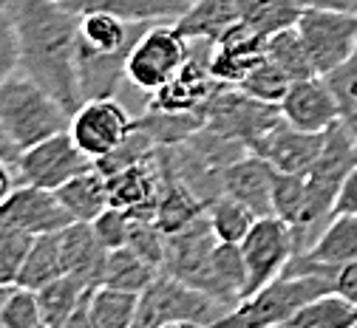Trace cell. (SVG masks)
Returning a JSON list of instances; mask_svg holds the SVG:
<instances>
[{
  "mask_svg": "<svg viewBox=\"0 0 357 328\" xmlns=\"http://www.w3.org/2000/svg\"><path fill=\"white\" fill-rule=\"evenodd\" d=\"M357 325V306L337 292H326L306 303L287 328H354Z\"/></svg>",
  "mask_w": 357,
  "mask_h": 328,
  "instance_id": "28",
  "label": "cell"
},
{
  "mask_svg": "<svg viewBox=\"0 0 357 328\" xmlns=\"http://www.w3.org/2000/svg\"><path fill=\"white\" fill-rule=\"evenodd\" d=\"M0 125L23 153L43 139L68 130L71 111L37 79L20 71L0 85Z\"/></svg>",
  "mask_w": 357,
  "mask_h": 328,
  "instance_id": "2",
  "label": "cell"
},
{
  "mask_svg": "<svg viewBox=\"0 0 357 328\" xmlns=\"http://www.w3.org/2000/svg\"><path fill=\"white\" fill-rule=\"evenodd\" d=\"M57 198L68 210L71 221L79 224H94L108 207H111V190H108V175L94 164L91 170H85L57 187Z\"/></svg>",
  "mask_w": 357,
  "mask_h": 328,
  "instance_id": "23",
  "label": "cell"
},
{
  "mask_svg": "<svg viewBox=\"0 0 357 328\" xmlns=\"http://www.w3.org/2000/svg\"><path fill=\"white\" fill-rule=\"evenodd\" d=\"M281 108L273 102H261L250 93H244L238 85L221 82L207 105V127L225 133L230 139H238L247 148H252L258 139L281 122Z\"/></svg>",
  "mask_w": 357,
  "mask_h": 328,
  "instance_id": "6",
  "label": "cell"
},
{
  "mask_svg": "<svg viewBox=\"0 0 357 328\" xmlns=\"http://www.w3.org/2000/svg\"><path fill=\"white\" fill-rule=\"evenodd\" d=\"M63 232V229H60ZM60 232H49V235H37L29 255H26V263L20 269V277H17V286H26V289H43L52 280H57L60 274H66V260H63V235Z\"/></svg>",
  "mask_w": 357,
  "mask_h": 328,
  "instance_id": "26",
  "label": "cell"
},
{
  "mask_svg": "<svg viewBox=\"0 0 357 328\" xmlns=\"http://www.w3.org/2000/svg\"><path fill=\"white\" fill-rule=\"evenodd\" d=\"M326 133H309L298 130L287 119H281L275 127L266 130L258 142L250 148V153H258L281 173H306L324 153Z\"/></svg>",
  "mask_w": 357,
  "mask_h": 328,
  "instance_id": "14",
  "label": "cell"
},
{
  "mask_svg": "<svg viewBox=\"0 0 357 328\" xmlns=\"http://www.w3.org/2000/svg\"><path fill=\"white\" fill-rule=\"evenodd\" d=\"M97 162L82 153L79 145L74 142L71 130L54 133L49 139H43L40 145L23 150L15 162V173L20 184H34L46 187V190H57L74 175L91 170Z\"/></svg>",
  "mask_w": 357,
  "mask_h": 328,
  "instance_id": "8",
  "label": "cell"
},
{
  "mask_svg": "<svg viewBox=\"0 0 357 328\" xmlns=\"http://www.w3.org/2000/svg\"><path fill=\"white\" fill-rule=\"evenodd\" d=\"M230 317V309L221 306L207 292L185 283L182 277L159 272L153 283L139 295L137 328H165V325H215Z\"/></svg>",
  "mask_w": 357,
  "mask_h": 328,
  "instance_id": "3",
  "label": "cell"
},
{
  "mask_svg": "<svg viewBox=\"0 0 357 328\" xmlns=\"http://www.w3.org/2000/svg\"><path fill=\"white\" fill-rule=\"evenodd\" d=\"M241 20L261 34H275L298 23L303 3L301 0H236Z\"/></svg>",
  "mask_w": 357,
  "mask_h": 328,
  "instance_id": "30",
  "label": "cell"
},
{
  "mask_svg": "<svg viewBox=\"0 0 357 328\" xmlns=\"http://www.w3.org/2000/svg\"><path fill=\"white\" fill-rule=\"evenodd\" d=\"M218 238L207 221V212L193 221L190 226L170 232L165 235V260H162V272L182 277L185 283L193 286V280L199 277V272L204 269V263L210 260L213 249H215Z\"/></svg>",
  "mask_w": 357,
  "mask_h": 328,
  "instance_id": "19",
  "label": "cell"
},
{
  "mask_svg": "<svg viewBox=\"0 0 357 328\" xmlns=\"http://www.w3.org/2000/svg\"><path fill=\"white\" fill-rule=\"evenodd\" d=\"M266 57H270L289 79H303V77L318 74L315 65H312V57L306 52V42H303L298 26L281 29V31L266 37Z\"/></svg>",
  "mask_w": 357,
  "mask_h": 328,
  "instance_id": "31",
  "label": "cell"
},
{
  "mask_svg": "<svg viewBox=\"0 0 357 328\" xmlns=\"http://www.w3.org/2000/svg\"><path fill=\"white\" fill-rule=\"evenodd\" d=\"M306 207V181L303 173H275V187H273V212L295 229L303 218Z\"/></svg>",
  "mask_w": 357,
  "mask_h": 328,
  "instance_id": "34",
  "label": "cell"
},
{
  "mask_svg": "<svg viewBox=\"0 0 357 328\" xmlns=\"http://www.w3.org/2000/svg\"><path fill=\"white\" fill-rule=\"evenodd\" d=\"M255 218L258 215L250 207H244L241 201H236L227 193H221L218 198H213L207 204V221L215 232V238L225 244H241L250 235Z\"/></svg>",
  "mask_w": 357,
  "mask_h": 328,
  "instance_id": "32",
  "label": "cell"
},
{
  "mask_svg": "<svg viewBox=\"0 0 357 328\" xmlns=\"http://www.w3.org/2000/svg\"><path fill=\"white\" fill-rule=\"evenodd\" d=\"M275 167L258 153H247L225 170V193L250 207L258 218L275 215L273 212V187H275Z\"/></svg>",
  "mask_w": 357,
  "mask_h": 328,
  "instance_id": "20",
  "label": "cell"
},
{
  "mask_svg": "<svg viewBox=\"0 0 357 328\" xmlns=\"http://www.w3.org/2000/svg\"><path fill=\"white\" fill-rule=\"evenodd\" d=\"M335 292L343 295L346 300H351V303L357 306V260L346 263V266L337 272V277H335Z\"/></svg>",
  "mask_w": 357,
  "mask_h": 328,
  "instance_id": "41",
  "label": "cell"
},
{
  "mask_svg": "<svg viewBox=\"0 0 357 328\" xmlns=\"http://www.w3.org/2000/svg\"><path fill=\"white\" fill-rule=\"evenodd\" d=\"M236 23H241V12L236 0H193L190 9L178 17L173 26L188 42H215L221 34H227Z\"/></svg>",
  "mask_w": 357,
  "mask_h": 328,
  "instance_id": "24",
  "label": "cell"
},
{
  "mask_svg": "<svg viewBox=\"0 0 357 328\" xmlns=\"http://www.w3.org/2000/svg\"><path fill=\"white\" fill-rule=\"evenodd\" d=\"M0 224L26 229L31 235H49V232H60L74 221L54 190L17 184L15 193L0 207Z\"/></svg>",
  "mask_w": 357,
  "mask_h": 328,
  "instance_id": "13",
  "label": "cell"
},
{
  "mask_svg": "<svg viewBox=\"0 0 357 328\" xmlns=\"http://www.w3.org/2000/svg\"><path fill=\"white\" fill-rule=\"evenodd\" d=\"M357 260V215H335L306 252H295L281 274H329Z\"/></svg>",
  "mask_w": 357,
  "mask_h": 328,
  "instance_id": "12",
  "label": "cell"
},
{
  "mask_svg": "<svg viewBox=\"0 0 357 328\" xmlns=\"http://www.w3.org/2000/svg\"><path fill=\"white\" fill-rule=\"evenodd\" d=\"M17 156H20L17 145H15L12 139H9V133L3 130V125H0V159L9 162V164H15V162H17Z\"/></svg>",
  "mask_w": 357,
  "mask_h": 328,
  "instance_id": "44",
  "label": "cell"
},
{
  "mask_svg": "<svg viewBox=\"0 0 357 328\" xmlns=\"http://www.w3.org/2000/svg\"><path fill=\"white\" fill-rule=\"evenodd\" d=\"M139 309V295L125 292L114 286H97L91 295V322L94 328H128L137 320Z\"/></svg>",
  "mask_w": 357,
  "mask_h": 328,
  "instance_id": "29",
  "label": "cell"
},
{
  "mask_svg": "<svg viewBox=\"0 0 357 328\" xmlns=\"http://www.w3.org/2000/svg\"><path fill=\"white\" fill-rule=\"evenodd\" d=\"M68 130L79 150L97 162L125 142L128 133L133 130V119L128 116L125 105H119L114 97H100V100H85L77 108Z\"/></svg>",
  "mask_w": 357,
  "mask_h": 328,
  "instance_id": "10",
  "label": "cell"
},
{
  "mask_svg": "<svg viewBox=\"0 0 357 328\" xmlns=\"http://www.w3.org/2000/svg\"><path fill=\"white\" fill-rule=\"evenodd\" d=\"M281 116L298 130L326 133L340 122V102L324 74H312L303 79H292L289 91L278 102Z\"/></svg>",
  "mask_w": 357,
  "mask_h": 328,
  "instance_id": "11",
  "label": "cell"
},
{
  "mask_svg": "<svg viewBox=\"0 0 357 328\" xmlns=\"http://www.w3.org/2000/svg\"><path fill=\"white\" fill-rule=\"evenodd\" d=\"M289 85H292V79L266 57L264 63H258L241 82H238V88L244 91V93H250V97H255V100H261V102H273V105H278L281 100H284V93L289 91Z\"/></svg>",
  "mask_w": 357,
  "mask_h": 328,
  "instance_id": "35",
  "label": "cell"
},
{
  "mask_svg": "<svg viewBox=\"0 0 357 328\" xmlns=\"http://www.w3.org/2000/svg\"><path fill=\"white\" fill-rule=\"evenodd\" d=\"M332 91L337 93V102H340V122L349 125L357 133V54L343 63L340 68H335L332 74H326Z\"/></svg>",
  "mask_w": 357,
  "mask_h": 328,
  "instance_id": "37",
  "label": "cell"
},
{
  "mask_svg": "<svg viewBox=\"0 0 357 328\" xmlns=\"http://www.w3.org/2000/svg\"><path fill=\"white\" fill-rule=\"evenodd\" d=\"M241 252L247 263V297H250L287 269L289 258L295 255V235L289 224L281 221L278 215H264L255 218L250 235L241 241Z\"/></svg>",
  "mask_w": 357,
  "mask_h": 328,
  "instance_id": "9",
  "label": "cell"
},
{
  "mask_svg": "<svg viewBox=\"0 0 357 328\" xmlns=\"http://www.w3.org/2000/svg\"><path fill=\"white\" fill-rule=\"evenodd\" d=\"M335 215H357V167H351V173L343 178L340 190H337V198H335V210H332V218Z\"/></svg>",
  "mask_w": 357,
  "mask_h": 328,
  "instance_id": "40",
  "label": "cell"
},
{
  "mask_svg": "<svg viewBox=\"0 0 357 328\" xmlns=\"http://www.w3.org/2000/svg\"><path fill=\"white\" fill-rule=\"evenodd\" d=\"M0 325L3 328H40L43 325V311L34 289L26 286H12L3 309H0Z\"/></svg>",
  "mask_w": 357,
  "mask_h": 328,
  "instance_id": "36",
  "label": "cell"
},
{
  "mask_svg": "<svg viewBox=\"0 0 357 328\" xmlns=\"http://www.w3.org/2000/svg\"><path fill=\"white\" fill-rule=\"evenodd\" d=\"M37 235L17 226L0 224V286H17L20 269Z\"/></svg>",
  "mask_w": 357,
  "mask_h": 328,
  "instance_id": "33",
  "label": "cell"
},
{
  "mask_svg": "<svg viewBox=\"0 0 357 328\" xmlns=\"http://www.w3.org/2000/svg\"><path fill=\"white\" fill-rule=\"evenodd\" d=\"M60 3H68V0H60Z\"/></svg>",
  "mask_w": 357,
  "mask_h": 328,
  "instance_id": "46",
  "label": "cell"
},
{
  "mask_svg": "<svg viewBox=\"0 0 357 328\" xmlns=\"http://www.w3.org/2000/svg\"><path fill=\"white\" fill-rule=\"evenodd\" d=\"M295 26L306 42L312 65L324 77L357 54V15L303 9Z\"/></svg>",
  "mask_w": 357,
  "mask_h": 328,
  "instance_id": "7",
  "label": "cell"
},
{
  "mask_svg": "<svg viewBox=\"0 0 357 328\" xmlns=\"http://www.w3.org/2000/svg\"><path fill=\"white\" fill-rule=\"evenodd\" d=\"M193 286L207 292L210 297H215L233 314L241 306V300L247 297V263H244L241 244L218 241L210 260L204 263V269L193 280Z\"/></svg>",
  "mask_w": 357,
  "mask_h": 328,
  "instance_id": "18",
  "label": "cell"
},
{
  "mask_svg": "<svg viewBox=\"0 0 357 328\" xmlns=\"http://www.w3.org/2000/svg\"><path fill=\"white\" fill-rule=\"evenodd\" d=\"M193 0H68V9L77 15L108 12L125 23H176Z\"/></svg>",
  "mask_w": 357,
  "mask_h": 328,
  "instance_id": "21",
  "label": "cell"
},
{
  "mask_svg": "<svg viewBox=\"0 0 357 328\" xmlns=\"http://www.w3.org/2000/svg\"><path fill=\"white\" fill-rule=\"evenodd\" d=\"M9 289H12V286H0V309H3V300H6V295H9Z\"/></svg>",
  "mask_w": 357,
  "mask_h": 328,
  "instance_id": "45",
  "label": "cell"
},
{
  "mask_svg": "<svg viewBox=\"0 0 357 328\" xmlns=\"http://www.w3.org/2000/svg\"><path fill=\"white\" fill-rule=\"evenodd\" d=\"M17 71H23L17 29H15V20L9 17V12L0 6V85L9 77H15Z\"/></svg>",
  "mask_w": 357,
  "mask_h": 328,
  "instance_id": "39",
  "label": "cell"
},
{
  "mask_svg": "<svg viewBox=\"0 0 357 328\" xmlns=\"http://www.w3.org/2000/svg\"><path fill=\"white\" fill-rule=\"evenodd\" d=\"M15 164H9V162H3V159H0V207H3V201L15 193Z\"/></svg>",
  "mask_w": 357,
  "mask_h": 328,
  "instance_id": "43",
  "label": "cell"
},
{
  "mask_svg": "<svg viewBox=\"0 0 357 328\" xmlns=\"http://www.w3.org/2000/svg\"><path fill=\"white\" fill-rule=\"evenodd\" d=\"M156 150L148 159L128 164L108 175L111 207L128 210L133 218H156L159 193H162V167Z\"/></svg>",
  "mask_w": 357,
  "mask_h": 328,
  "instance_id": "16",
  "label": "cell"
},
{
  "mask_svg": "<svg viewBox=\"0 0 357 328\" xmlns=\"http://www.w3.org/2000/svg\"><path fill=\"white\" fill-rule=\"evenodd\" d=\"M264 60H266V34L255 31L241 20L227 34H221L215 42H210L207 65L218 82L238 85Z\"/></svg>",
  "mask_w": 357,
  "mask_h": 328,
  "instance_id": "15",
  "label": "cell"
},
{
  "mask_svg": "<svg viewBox=\"0 0 357 328\" xmlns=\"http://www.w3.org/2000/svg\"><path fill=\"white\" fill-rule=\"evenodd\" d=\"M63 260H66V274H77L85 283L102 286V272H105V258L108 249L100 244L97 232L91 224H68L63 232Z\"/></svg>",
  "mask_w": 357,
  "mask_h": 328,
  "instance_id": "22",
  "label": "cell"
},
{
  "mask_svg": "<svg viewBox=\"0 0 357 328\" xmlns=\"http://www.w3.org/2000/svg\"><path fill=\"white\" fill-rule=\"evenodd\" d=\"M190 57L188 40L173 23H148L128 54L125 79L145 93L159 91Z\"/></svg>",
  "mask_w": 357,
  "mask_h": 328,
  "instance_id": "5",
  "label": "cell"
},
{
  "mask_svg": "<svg viewBox=\"0 0 357 328\" xmlns=\"http://www.w3.org/2000/svg\"><path fill=\"white\" fill-rule=\"evenodd\" d=\"M130 224H133V215L128 210H119V207H108L91 226L97 232V238L105 249H119V247H128V238H130Z\"/></svg>",
  "mask_w": 357,
  "mask_h": 328,
  "instance_id": "38",
  "label": "cell"
},
{
  "mask_svg": "<svg viewBox=\"0 0 357 328\" xmlns=\"http://www.w3.org/2000/svg\"><path fill=\"white\" fill-rule=\"evenodd\" d=\"M221 82L210 74L207 60L188 57V63L178 68L159 91L151 93V111H207L213 93Z\"/></svg>",
  "mask_w": 357,
  "mask_h": 328,
  "instance_id": "17",
  "label": "cell"
},
{
  "mask_svg": "<svg viewBox=\"0 0 357 328\" xmlns=\"http://www.w3.org/2000/svg\"><path fill=\"white\" fill-rule=\"evenodd\" d=\"M94 283H85L77 274H60L57 280L46 283L43 289H37V300H40V311H43V325L49 328H63L71 322L74 311L79 309L82 297L88 292H94Z\"/></svg>",
  "mask_w": 357,
  "mask_h": 328,
  "instance_id": "25",
  "label": "cell"
},
{
  "mask_svg": "<svg viewBox=\"0 0 357 328\" xmlns=\"http://www.w3.org/2000/svg\"><path fill=\"white\" fill-rule=\"evenodd\" d=\"M303 9H329L343 15H357V0H301Z\"/></svg>",
  "mask_w": 357,
  "mask_h": 328,
  "instance_id": "42",
  "label": "cell"
},
{
  "mask_svg": "<svg viewBox=\"0 0 357 328\" xmlns=\"http://www.w3.org/2000/svg\"><path fill=\"white\" fill-rule=\"evenodd\" d=\"M335 292V277L329 274H278L255 295L241 300V306L225 320L233 325H287L306 303Z\"/></svg>",
  "mask_w": 357,
  "mask_h": 328,
  "instance_id": "4",
  "label": "cell"
},
{
  "mask_svg": "<svg viewBox=\"0 0 357 328\" xmlns=\"http://www.w3.org/2000/svg\"><path fill=\"white\" fill-rule=\"evenodd\" d=\"M20 40L23 71L71 111L85 102L77 79L79 15L60 0H0Z\"/></svg>",
  "mask_w": 357,
  "mask_h": 328,
  "instance_id": "1",
  "label": "cell"
},
{
  "mask_svg": "<svg viewBox=\"0 0 357 328\" xmlns=\"http://www.w3.org/2000/svg\"><path fill=\"white\" fill-rule=\"evenodd\" d=\"M159 272L162 269L156 263H151L148 258H142L137 249H130V247L108 249L105 272H102V286H114V289L142 295L156 280Z\"/></svg>",
  "mask_w": 357,
  "mask_h": 328,
  "instance_id": "27",
  "label": "cell"
}]
</instances>
